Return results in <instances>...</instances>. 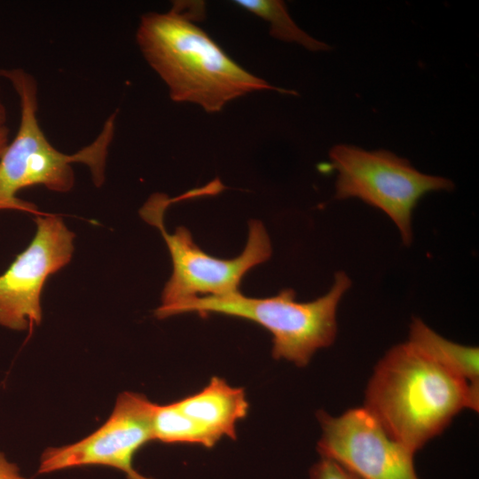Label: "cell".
<instances>
[{
    "label": "cell",
    "mask_w": 479,
    "mask_h": 479,
    "mask_svg": "<svg viewBox=\"0 0 479 479\" xmlns=\"http://www.w3.org/2000/svg\"><path fill=\"white\" fill-rule=\"evenodd\" d=\"M478 404L479 389L405 342L376 365L364 407L391 438L416 452L462 409L477 412Z\"/></svg>",
    "instance_id": "1"
},
{
    "label": "cell",
    "mask_w": 479,
    "mask_h": 479,
    "mask_svg": "<svg viewBox=\"0 0 479 479\" xmlns=\"http://www.w3.org/2000/svg\"><path fill=\"white\" fill-rule=\"evenodd\" d=\"M192 17L176 5L168 12H146L136 33L142 55L167 85L173 101L216 113L229 101L255 91L295 94L247 72L194 25Z\"/></svg>",
    "instance_id": "2"
},
{
    "label": "cell",
    "mask_w": 479,
    "mask_h": 479,
    "mask_svg": "<svg viewBox=\"0 0 479 479\" xmlns=\"http://www.w3.org/2000/svg\"><path fill=\"white\" fill-rule=\"evenodd\" d=\"M0 76L12 84L20 107L16 135L0 156V210L38 214L34 203L20 200L17 193L33 185H43L57 192H69L75 185V163L85 164L95 185L100 186L105 181L115 114L107 119L93 142L73 154L64 153L49 142L40 126L35 77L20 67L0 69Z\"/></svg>",
    "instance_id": "3"
},
{
    "label": "cell",
    "mask_w": 479,
    "mask_h": 479,
    "mask_svg": "<svg viewBox=\"0 0 479 479\" xmlns=\"http://www.w3.org/2000/svg\"><path fill=\"white\" fill-rule=\"evenodd\" d=\"M350 286L349 276L339 271L330 290L311 302H296L292 288L268 298L247 297L239 291L186 300L168 310L162 318L196 312L200 316L217 313L253 321L272 334L274 358L302 367L318 349L334 342L337 306Z\"/></svg>",
    "instance_id": "4"
},
{
    "label": "cell",
    "mask_w": 479,
    "mask_h": 479,
    "mask_svg": "<svg viewBox=\"0 0 479 479\" xmlns=\"http://www.w3.org/2000/svg\"><path fill=\"white\" fill-rule=\"evenodd\" d=\"M179 200H182L181 196L170 199L165 194L156 193L139 210L141 217L160 231L173 264L171 277L161 293V303L154 311L160 319L168 310L186 300L200 295H224L239 292L243 276L271 255L266 229L262 222L255 219L248 222V236L244 250L232 259L216 258L202 251L184 226L177 227L174 233L168 232L163 222L165 210Z\"/></svg>",
    "instance_id": "5"
},
{
    "label": "cell",
    "mask_w": 479,
    "mask_h": 479,
    "mask_svg": "<svg viewBox=\"0 0 479 479\" xmlns=\"http://www.w3.org/2000/svg\"><path fill=\"white\" fill-rule=\"evenodd\" d=\"M329 157L337 171L335 198H357L384 212L399 230L403 243L412 241V216L427 193L451 191L453 183L424 174L406 159L380 149L367 151L353 145H334Z\"/></svg>",
    "instance_id": "6"
},
{
    "label": "cell",
    "mask_w": 479,
    "mask_h": 479,
    "mask_svg": "<svg viewBox=\"0 0 479 479\" xmlns=\"http://www.w3.org/2000/svg\"><path fill=\"white\" fill-rule=\"evenodd\" d=\"M27 247L0 274V326L34 329L42 320L41 295L48 278L72 259L75 233L55 215H37Z\"/></svg>",
    "instance_id": "7"
},
{
    "label": "cell",
    "mask_w": 479,
    "mask_h": 479,
    "mask_svg": "<svg viewBox=\"0 0 479 479\" xmlns=\"http://www.w3.org/2000/svg\"><path fill=\"white\" fill-rule=\"evenodd\" d=\"M155 405L144 395L122 392L107 420L92 434L72 444L47 448L38 473L100 465L122 471L127 479H151L137 472L132 463L136 452L153 440Z\"/></svg>",
    "instance_id": "8"
},
{
    "label": "cell",
    "mask_w": 479,
    "mask_h": 479,
    "mask_svg": "<svg viewBox=\"0 0 479 479\" xmlns=\"http://www.w3.org/2000/svg\"><path fill=\"white\" fill-rule=\"evenodd\" d=\"M321 458L334 460L359 479H420L414 452L391 438L365 408H353L339 417L318 411Z\"/></svg>",
    "instance_id": "9"
},
{
    "label": "cell",
    "mask_w": 479,
    "mask_h": 479,
    "mask_svg": "<svg viewBox=\"0 0 479 479\" xmlns=\"http://www.w3.org/2000/svg\"><path fill=\"white\" fill-rule=\"evenodd\" d=\"M175 403L185 414L218 439L224 436L235 439L236 424L248 412L244 389L232 387L216 376L198 393Z\"/></svg>",
    "instance_id": "10"
},
{
    "label": "cell",
    "mask_w": 479,
    "mask_h": 479,
    "mask_svg": "<svg viewBox=\"0 0 479 479\" xmlns=\"http://www.w3.org/2000/svg\"><path fill=\"white\" fill-rule=\"evenodd\" d=\"M407 342L472 387L479 389L478 348L446 340L420 318L412 319Z\"/></svg>",
    "instance_id": "11"
},
{
    "label": "cell",
    "mask_w": 479,
    "mask_h": 479,
    "mask_svg": "<svg viewBox=\"0 0 479 479\" xmlns=\"http://www.w3.org/2000/svg\"><path fill=\"white\" fill-rule=\"evenodd\" d=\"M236 4L270 23V34L276 39L298 43L311 51L331 49L300 28L288 13L284 2L278 0H236Z\"/></svg>",
    "instance_id": "12"
},
{
    "label": "cell",
    "mask_w": 479,
    "mask_h": 479,
    "mask_svg": "<svg viewBox=\"0 0 479 479\" xmlns=\"http://www.w3.org/2000/svg\"><path fill=\"white\" fill-rule=\"evenodd\" d=\"M153 433V440L168 444H199L212 447L219 440L208 429L185 414L175 402L165 405H155Z\"/></svg>",
    "instance_id": "13"
},
{
    "label": "cell",
    "mask_w": 479,
    "mask_h": 479,
    "mask_svg": "<svg viewBox=\"0 0 479 479\" xmlns=\"http://www.w3.org/2000/svg\"><path fill=\"white\" fill-rule=\"evenodd\" d=\"M310 479H359L334 460L321 458L310 469Z\"/></svg>",
    "instance_id": "14"
},
{
    "label": "cell",
    "mask_w": 479,
    "mask_h": 479,
    "mask_svg": "<svg viewBox=\"0 0 479 479\" xmlns=\"http://www.w3.org/2000/svg\"><path fill=\"white\" fill-rule=\"evenodd\" d=\"M0 479H27L23 477L19 467L7 460L4 454L0 452Z\"/></svg>",
    "instance_id": "15"
},
{
    "label": "cell",
    "mask_w": 479,
    "mask_h": 479,
    "mask_svg": "<svg viewBox=\"0 0 479 479\" xmlns=\"http://www.w3.org/2000/svg\"><path fill=\"white\" fill-rule=\"evenodd\" d=\"M9 143V130L7 127L0 129V156Z\"/></svg>",
    "instance_id": "16"
},
{
    "label": "cell",
    "mask_w": 479,
    "mask_h": 479,
    "mask_svg": "<svg viewBox=\"0 0 479 479\" xmlns=\"http://www.w3.org/2000/svg\"><path fill=\"white\" fill-rule=\"evenodd\" d=\"M6 127V109L0 94V129Z\"/></svg>",
    "instance_id": "17"
}]
</instances>
